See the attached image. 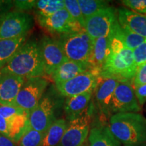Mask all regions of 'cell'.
Returning a JSON list of instances; mask_svg holds the SVG:
<instances>
[{"label":"cell","mask_w":146,"mask_h":146,"mask_svg":"<svg viewBox=\"0 0 146 146\" xmlns=\"http://www.w3.org/2000/svg\"><path fill=\"white\" fill-rule=\"evenodd\" d=\"M1 70L25 79L44 76V64L39 44L33 41L25 42Z\"/></svg>","instance_id":"cell-1"},{"label":"cell","mask_w":146,"mask_h":146,"mask_svg":"<svg viewBox=\"0 0 146 146\" xmlns=\"http://www.w3.org/2000/svg\"><path fill=\"white\" fill-rule=\"evenodd\" d=\"M108 126L113 135L125 145L146 143V118L141 114H114L110 118Z\"/></svg>","instance_id":"cell-2"},{"label":"cell","mask_w":146,"mask_h":146,"mask_svg":"<svg viewBox=\"0 0 146 146\" xmlns=\"http://www.w3.org/2000/svg\"><path fill=\"white\" fill-rule=\"evenodd\" d=\"M64 103V97L56 90L47 92L30 112L29 123L32 129L45 133L51 125L57 120L56 113Z\"/></svg>","instance_id":"cell-3"},{"label":"cell","mask_w":146,"mask_h":146,"mask_svg":"<svg viewBox=\"0 0 146 146\" xmlns=\"http://www.w3.org/2000/svg\"><path fill=\"white\" fill-rule=\"evenodd\" d=\"M137 68L133 59V50L124 48L120 52L110 53L100 70V78L130 82L133 81Z\"/></svg>","instance_id":"cell-4"},{"label":"cell","mask_w":146,"mask_h":146,"mask_svg":"<svg viewBox=\"0 0 146 146\" xmlns=\"http://www.w3.org/2000/svg\"><path fill=\"white\" fill-rule=\"evenodd\" d=\"M58 41L67 59L86 66L90 70L94 40L91 39L85 29L60 35Z\"/></svg>","instance_id":"cell-5"},{"label":"cell","mask_w":146,"mask_h":146,"mask_svg":"<svg viewBox=\"0 0 146 146\" xmlns=\"http://www.w3.org/2000/svg\"><path fill=\"white\" fill-rule=\"evenodd\" d=\"M33 25L30 14L21 11H13L1 17L0 40L14 39L27 35Z\"/></svg>","instance_id":"cell-6"},{"label":"cell","mask_w":146,"mask_h":146,"mask_svg":"<svg viewBox=\"0 0 146 146\" xmlns=\"http://www.w3.org/2000/svg\"><path fill=\"white\" fill-rule=\"evenodd\" d=\"M118 23V13L113 7L98 11L85 20L84 29L93 40L108 35Z\"/></svg>","instance_id":"cell-7"},{"label":"cell","mask_w":146,"mask_h":146,"mask_svg":"<svg viewBox=\"0 0 146 146\" xmlns=\"http://www.w3.org/2000/svg\"><path fill=\"white\" fill-rule=\"evenodd\" d=\"M49 81L43 76L25 80L16 98V106L31 112L38 104L44 95Z\"/></svg>","instance_id":"cell-8"},{"label":"cell","mask_w":146,"mask_h":146,"mask_svg":"<svg viewBox=\"0 0 146 146\" xmlns=\"http://www.w3.org/2000/svg\"><path fill=\"white\" fill-rule=\"evenodd\" d=\"M102 78L96 71L88 70L72 79L56 85L59 94L66 98L76 96L96 90Z\"/></svg>","instance_id":"cell-9"},{"label":"cell","mask_w":146,"mask_h":146,"mask_svg":"<svg viewBox=\"0 0 146 146\" xmlns=\"http://www.w3.org/2000/svg\"><path fill=\"white\" fill-rule=\"evenodd\" d=\"M90 108L79 117L69 122L58 146H83L88 137L91 123Z\"/></svg>","instance_id":"cell-10"},{"label":"cell","mask_w":146,"mask_h":146,"mask_svg":"<svg viewBox=\"0 0 146 146\" xmlns=\"http://www.w3.org/2000/svg\"><path fill=\"white\" fill-rule=\"evenodd\" d=\"M141 110L137 99L135 89L129 81L119 82L115 89L112 102V114L118 113L134 112Z\"/></svg>","instance_id":"cell-11"},{"label":"cell","mask_w":146,"mask_h":146,"mask_svg":"<svg viewBox=\"0 0 146 146\" xmlns=\"http://www.w3.org/2000/svg\"><path fill=\"white\" fill-rule=\"evenodd\" d=\"M37 21L40 26L47 32L59 35L84 29L79 23L73 19L65 8L48 17L37 18Z\"/></svg>","instance_id":"cell-12"},{"label":"cell","mask_w":146,"mask_h":146,"mask_svg":"<svg viewBox=\"0 0 146 146\" xmlns=\"http://www.w3.org/2000/svg\"><path fill=\"white\" fill-rule=\"evenodd\" d=\"M45 74L52 76L59 67L66 62V56L58 40L44 36L39 44Z\"/></svg>","instance_id":"cell-13"},{"label":"cell","mask_w":146,"mask_h":146,"mask_svg":"<svg viewBox=\"0 0 146 146\" xmlns=\"http://www.w3.org/2000/svg\"><path fill=\"white\" fill-rule=\"evenodd\" d=\"M25 78L0 70V104L16 106V98Z\"/></svg>","instance_id":"cell-14"},{"label":"cell","mask_w":146,"mask_h":146,"mask_svg":"<svg viewBox=\"0 0 146 146\" xmlns=\"http://www.w3.org/2000/svg\"><path fill=\"white\" fill-rule=\"evenodd\" d=\"M120 81L114 78H102L96 89L95 100L102 119L110 118L112 102L114 90Z\"/></svg>","instance_id":"cell-15"},{"label":"cell","mask_w":146,"mask_h":146,"mask_svg":"<svg viewBox=\"0 0 146 146\" xmlns=\"http://www.w3.org/2000/svg\"><path fill=\"white\" fill-rule=\"evenodd\" d=\"M118 20L120 26L146 39V15L120 8L118 11Z\"/></svg>","instance_id":"cell-16"},{"label":"cell","mask_w":146,"mask_h":146,"mask_svg":"<svg viewBox=\"0 0 146 146\" xmlns=\"http://www.w3.org/2000/svg\"><path fill=\"white\" fill-rule=\"evenodd\" d=\"M94 91H91L78 96L66 98L64 104V110L69 122L81 116L88 109Z\"/></svg>","instance_id":"cell-17"},{"label":"cell","mask_w":146,"mask_h":146,"mask_svg":"<svg viewBox=\"0 0 146 146\" xmlns=\"http://www.w3.org/2000/svg\"><path fill=\"white\" fill-rule=\"evenodd\" d=\"M110 41L111 33L108 35L102 36L94 40L90 60V70L96 71L100 74L110 52Z\"/></svg>","instance_id":"cell-18"},{"label":"cell","mask_w":146,"mask_h":146,"mask_svg":"<svg viewBox=\"0 0 146 146\" xmlns=\"http://www.w3.org/2000/svg\"><path fill=\"white\" fill-rule=\"evenodd\" d=\"M89 146H121L110 130L109 126L101 123L94 127L89 131Z\"/></svg>","instance_id":"cell-19"},{"label":"cell","mask_w":146,"mask_h":146,"mask_svg":"<svg viewBox=\"0 0 146 146\" xmlns=\"http://www.w3.org/2000/svg\"><path fill=\"white\" fill-rule=\"evenodd\" d=\"M30 112L26 111L22 114L16 115L13 117L6 120L8 123V137H7L18 143L22 137L31 127L29 123Z\"/></svg>","instance_id":"cell-20"},{"label":"cell","mask_w":146,"mask_h":146,"mask_svg":"<svg viewBox=\"0 0 146 146\" xmlns=\"http://www.w3.org/2000/svg\"><path fill=\"white\" fill-rule=\"evenodd\" d=\"M88 70L89 69L86 66L68 60L55 71L52 77L56 85L69 81Z\"/></svg>","instance_id":"cell-21"},{"label":"cell","mask_w":146,"mask_h":146,"mask_svg":"<svg viewBox=\"0 0 146 146\" xmlns=\"http://www.w3.org/2000/svg\"><path fill=\"white\" fill-rule=\"evenodd\" d=\"M27 35L0 40V70H1L26 41Z\"/></svg>","instance_id":"cell-22"},{"label":"cell","mask_w":146,"mask_h":146,"mask_svg":"<svg viewBox=\"0 0 146 146\" xmlns=\"http://www.w3.org/2000/svg\"><path fill=\"white\" fill-rule=\"evenodd\" d=\"M68 123L63 118L57 119L45 133L41 146H58L66 129Z\"/></svg>","instance_id":"cell-23"},{"label":"cell","mask_w":146,"mask_h":146,"mask_svg":"<svg viewBox=\"0 0 146 146\" xmlns=\"http://www.w3.org/2000/svg\"><path fill=\"white\" fill-rule=\"evenodd\" d=\"M64 8V1L63 0L36 1L34 7L36 18L48 17Z\"/></svg>","instance_id":"cell-24"},{"label":"cell","mask_w":146,"mask_h":146,"mask_svg":"<svg viewBox=\"0 0 146 146\" xmlns=\"http://www.w3.org/2000/svg\"><path fill=\"white\" fill-rule=\"evenodd\" d=\"M78 3L85 20L98 11L109 7L108 1L102 0H78Z\"/></svg>","instance_id":"cell-25"},{"label":"cell","mask_w":146,"mask_h":146,"mask_svg":"<svg viewBox=\"0 0 146 146\" xmlns=\"http://www.w3.org/2000/svg\"><path fill=\"white\" fill-rule=\"evenodd\" d=\"M119 33L125 47L129 50H134L146 41V39L135 33L127 28L119 27Z\"/></svg>","instance_id":"cell-26"},{"label":"cell","mask_w":146,"mask_h":146,"mask_svg":"<svg viewBox=\"0 0 146 146\" xmlns=\"http://www.w3.org/2000/svg\"><path fill=\"white\" fill-rule=\"evenodd\" d=\"M45 134L30 127L18 141V146H41Z\"/></svg>","instance_id":"cell-27"},{"label":"cell","mask_w":146,"mask_h":146,"mask_svg":"<svg viewBox=\"0 0 146 146\" xmlns=\"http://www.w3.org/2000/svg\"><path fill=\"white\" fill-rule=\"evenodd\" d=\"M64 5L66 10L68 11L73 19L79 23V25L84 29L85 19L78 5V0H66L64 1Z\"/></svg>","instance_id":"cell-28"},{"label":"cell","mask_w":146,"mask_h":146,"mask_svg":"<svg viewBox=\"0 0 146 146\" xmlns=\"http://www.w3.org/2000/svg\"><path fill=\"white\" fill-rule=\"evenodd\" d=\"M121 2L129 10L146 15V0H123Z\"/></svg>","instance_id":"cell-29"},{"label":"cell","mask_w":146,"mask_h":146,"mask_svg":"<svg viewBox=\"0 0 146 146\" xmlns=\"http://www.w3.org/2000/svg\"><path fill=\"white\" fill-rule=\"evenodd\" d=\"M134 62L139 67L146 63V41L133 50Z\"/></svg>","instance_id":"cell-30"},{"label":"cell","mask_w":146,"mask_h":146,"mask_svg":"<svg viewBox=\"0 0 146 146\" xmlns=\"http://www.w3.org/2000/svg\"><path fill=\"white\" fill-rule=\"evenodd\" d=\"M27 110H25L18 106H8L0 104V116H1L6 120L13 117L16 115L25 112Z\"/></svg>","instance_id":"cell-31"},{"label":"cell","mask_w":146,"mask_h":146,"mask_svg":"<svg viewBox=\"0 0 146 146\" xmlns=\"http://www.w3.org/2000/svg\"><path fill=\"white\" fill-rule=\"evenodd\" d=\"M132 81L134 89L146 84V63L138 67Z\"/></svg>","instance_id":"cell-32"},{"label":"cell","mask_w":146,"mask_h":146,"mask_svg":"<svg viewBox=\"0 0 146 146\" xmlns=\"http://www.w3.org/2000/svg\"><path fill=\"white\" fill-rule=\"evenodd\" d=\"M135 92L139 105H143L146 102V84L135 89Z\"/></svg>","instance_id":"cell-33"},{"label":"cell","mask_w":146,"mask_h":146,"mask_svg":"<svg viewBox=\"0 0 146 146\" xmlns=\"http://www.w3.org/2000/svg\"><path fill=\"white\" fill-rule=\"evenodd\" d=\"M36 1H16L14 4L18 9L21 10H29L35 7Z\"/></svg>","instance_id":"cell-34"},{"label":"cell","mask_w":146,"mask_h":146,"mask_svg":"<svg viewBox=\"0 0 146 146\" xmlns=\"http://www.w3.org/2000/svg\"><path fill=\"white\" fill-rule=\"evenodd\" d=\"M0 133L2 135L8 137V123L7 120L0 116Z\"/></svg>","instance_id":"cell-35"},{"label":"cell","mask_w":146,"mask_h":146,"mask_svg":"<svg viewBox=\"0 0 146 146\" xmlns=\"http://www.w3.org/2000/svg\"><path fill=\"white\" fill-rule=\"evenodd\" d=\"M0 146H18V145L7 137L0 134Z\"/></svg>","instance_id":"cell-36"},{"label":"cell","mask_w":146,"mask_h":146,"mask_svg":"<svg viewBox=\"0 0 146 146\" xmlns=\"http://www.w3.org/2000/svg\"><path fill=\"white\" fill-rule=\"evenodd\" d=\"M125 146H146V143H139V144H133V145H127Z\"/></svg>","instance_id":"cell-37"},{"label":"cell","mask_w":146,"mask_h":146,"mask_svg":"<svg viewBox=\"0 0 146 146\" xmlns=\"http://www.w3.org/2000/svg\"><path fill=\"white\" fill-rule=\"evenodd\" d=\"M0 24H1V17H0Z\"/></svg>","instance_id":"cell-38"}]
</instances>
